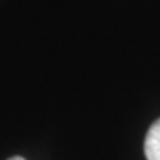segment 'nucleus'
Returning a JSON list of instances; mask_svg holds the SVG:
<instances>
[{
    "label": "nucleus",
    "mask_w": 160,
    "mask_h": 160,
    "mask_svg": "<svg viewBox=\"0 0 160 160\" xmlns=\"http://www.w3.org/2000/svg\"><path fill=\"white\" fill-rule=\"evenodd\" d=\"M8 160H25V159H22V157H11V159H8Z\"/></svg>",
    "instance_id": "nucleus-2"
},
{
    "label": "nucleus",
    "mask_w": 160,
    "mask_h": 160,
    "mask_svg": "<svg viewBox=\"0 0 160 160\" xmlns=\"http://www.w3.org/2000/svg\"><path fill=\"white\" fill-rule=\"evenodd\" d=\"M144 153L147 160H160V119L150 126L144 142Z\"/></svg>",
    "instance_id": "nucleus-1"
}]
</instances>
